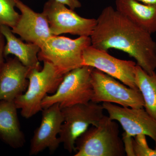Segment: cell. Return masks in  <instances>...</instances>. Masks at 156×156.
Returning <instances> with one entry per match:
<instances>
[{"label":"cell","instance_id":"obj_1","mask_svg":"<svg viewBox=\"0 0 156 156\" xmlns=\"http://www.w3.org/2000/svg\"><path fill=\"white\" fill-rule=\"evenodd\" d=\"M90 36L91 45L108 51L121 50L133 57L136 64L152 74L156 69V43L151 34L112 6L104 9Z\"/></svg>","mask_w":156,"mask_h":156},{"label":"cell","instance_id":"obj_2","mask_svg":"<svg viewBox=\"0 0 156 156\" xmlns=\"http://www.w3.org/2000/svg\"><path fill=\"white\" fill-rule=\"evenodd\" d=\"M74 156L126 155L117 122L104 115L76 139Z\"/></svg>","mask_w":156,"mask_h":156},{"label":"cell","instance_id":"obj_3","mask_svg":"<svg viewBox=\"0 0 156 156\" xmlns=\"http://www.w3.org/2000/svg\"><path fill=\"white\" fill-rule=\"evenodd\" d=\"M63 76L48 62H44L42 69H30L27 90L14 100L22 117L29 119L42 111V101L49 93H55Z\"/></svg>","mask_w":156,"mask_h":156},{"label":"cell","instance_id":"obj_4","mask_svg":"<svg viewBox=\"0 0 156 156\" xmlns=\"http://www.w3.org/2000/svg\"><path fill=\"white\" fill-rule=\"evenodd\" d=\"M91 45L90 37L72 39L53 35L41 47L38 54L40 61L48 62L62 75L83 66L84 50Z\"/></svg>","mask_w":156,"mask_h":156},{"label":"cell","instance_id":"obj_5","mask_svg":"<svg viewBox=\"0 0 156 156\" xmlns=\"http://www.w3.org/2000/svg\"><path fill=\"white\" fill-rule=\"evenodd\" d=\"M94 69L83 66L66 74L55 93L42 101V108L58 103L62 108L91 101L93 95L91 73Z\"/></svg>","mask_w":156,"mask_h":156},{"label":"cell","instance_id":"obj_6","mask_svg":"<svg viewBox=\"0 0 156 156\" xmlns=\"http://www.w3.org/2000/svg\"><path fill=\"white\" fill-rule=\"evenodd\" d=\"M61 109L64 118L59 139L69 153L75 152L76 140L90 126H96L104 116L102 105L91 101Z\"/></svg>","mask_w":156,"mask_h":156},{"label":"cell","instance_id":"obj_7","mask_svg":"<svg viewBox=\"0 0 156 156\" xmlns=\"http://www.w3.org/2000/svg\"><path fill=\"white\" fill-rule=\"evenodd\" d=\"M93 95L91 101L109 102L120 106L143 108L144 103L141 92L121 83L115 79L94 68L91 73Z\"/></svg>","mask_w":156,"mask_h":156},{"label":"cell","instance_id":"obj_8","mask_svg":"<svg viewBox=\"0 0 156 156\" xmlns=\"http://www.w3.org/2000/svg\"><path fill=\"white\" fill-rule=\"evenodd\" d=\"M44 14L53 35L69 34L80 37H90L97 20L81 17L73 10L55 0H48L44 5Z\"/></svg>","mask_w":156,"mask_h":156},{"label":"cell","instance_id":"obj_9","mask_svg":"<svg viewBox=\"0 0 156 156\" xmlns=\"http://www.w3.org/2000/svg\"><path fill=\"white\" fill-rule=\"evenodd\" d=\"M83 66H91L119 80L126 86L138 89L135 80L136 63L131 60H122L111 56L105 50L92 45L84 50Z\"/></svg>","mask_w":156,"mask_h":156},{"label":"cell","instance_id":"obj_10","mask_svg":"<svg viewBox=\"0 0 156 156\" xmlns=\"http://www.w3.org/2000/svg\"><path fill=\"white\" fill-rule=\"evenodd\" d=\"M104 109L112 120L122 126L125 134L131 137L144 134L153 140L156 148V121L143 108H133L103 102Z\"/></svg>","mask_w":156,"mask_h":156},{"label":"cell","instance_id":"obj_11","mask_svg":"<svg viewBox=\"0 0 156 156\" xmlns=\"http://www.w3.org/2000/svg\"><path fill=\"white\" fill-rule=\"evenodd\" d=\"M40 126L30 140V155H36L45 149L54 152L61 144L58 135L64 121L59 104L56 103L42 111Z\"/></svg>","mask_w":156,"mask_h":156},{"label":"cell","instance_id":"obj_12","mask_svg":"<svg viewBox=\"0 0 156 156\" xmlns=\"http://www.w3.org/2000/svg\"><path fill=\"white\" fill-rule=\"evenodd\" d=\"M16 8L20 11L16 25L11 29L13 33L18 35L23 41L35 44L41 48L53 35L44 14L35 12L20 0Z\"/></svg>","mask_w":156,"mask_h":156},{"label":"cell","instance_id":"obj_13","mask_svg":"<svg viewBox=\"0 0 156 156\" xmlns=\"http://www.w3.org/2000/svg\"><path fill=\"white\" fill-rule=\"evenodd\" d=\"M30 69L16 57L7 58L0 66V101H14L25 92Z\"/></svg>","mask_w":156,"mask_h":156},{"label":"cell","instance_id":"obj_14","mask_svg":"<svg viewBox=\"0 0 156 156\" xmlns=\"http://www.w3.org/2000/svg\"><path fill=\"white\" fill-rule=\"evenodd\" d=\"M14 101H0V139L9 146L20 148L25 143Z\"/></svg>","mask_w":156,"mask_h":156},{"label":"cell","instance_id":"obj_15","mask_svg":"<svg viewBox=\"0 0 156 156\" xmlns=\"http://www.w3.org/2000/svg\"><path fill=\"white\" fill-rule=\"evenodd\" d=\"M0 33L5 39L4 49L5 58H7L9 55H13L29 68L41 69L38 58L41 50L39 46L33 43H24L21 39L15 36L11 29L7 26L1 27Z\"/></svg>","mask_w":156,"mask_h":156},{"label":"cell","instance_id":"obj_16","mask_svg":"<svg viewBox=\"0 0 156 156\" xmlns=\"http://www.w3.org/2000/svg\"><path fill=\"white\" fill-rule=\"evenodd\" d=\"M116 10L151 34L156 32V7L136 0H116Z\"/></svg>","mask_w":156,"mask_h":156},{"label":"cell","instance_id":"obj_17","mask_svg":"<svg viewBox=\"0 0 156 156\" xmlns=\"http://www.w3.org/2000/svg\"><path fill=\"white\" fill-rule=\"evenodd\" d=\"M136 86L142 94L145 110L156 121V74H149L136 64Z\"/></svg>","mask_w":156,"mask_h":156},{"label":"cell","instance_id":"obj_18","mask_svg":"<svg viewBox=\"0 0 156 156\" xmlns=\"http://www.w3.org/2000/svg\"><path fill=\"white\" fill-rule=\"evenodd\" d=\"M19 0H0V28L7 26L11 28L16 25L20 14L15 10Z\"/></svg>","mask_w":156,"mask_h":156},{"label":"cell","instance_id":"obj_19","mask_svg":"<svg viewBox=\"0 0 156 156\" xmlns=\"http://www.w3.org/2000/svg\"><path fill=\"white\" fill-rule=\"evenodd\" d=\"M144 134H138L133 139V150L134 156H156V148L152 149L148 145Z\"/></svg>","mask_w":156,"mask_h":156},{"label":"cell","instance_id":"obj_20","mask_svg":"<svg viewBox=\"0 0 156 156\" xmlns=\"http://www.w3.org/2000/svg\"><path fill=\"white\" fill-rule=\"evenodd\" d=\"M57 2L62 3L73 10L79 9L82 6L81 3L79 0H55Z\"/></svg>","mask_w":156,"mask_h":156},{"label":"cell","instance_id":"obj_21","mask_svg":"<svg viewBox=\"0 0 156 156\" xmlns=\"http://www.w3.org/2000/svg\"><path fill=\"white\" fill-rule=\"evenodd\" d=\"M6 41L5 37L0 33V66L4 62L5 56H4V49Z\"/></svg>","mask_w":156,"mask_h":156},{"label":"cell","instance_id":"obj_22","mask_svg":"<svg viewBox=\"0 0 156 156\" xmlns=\"http://www.w3.org/2000/svg\"><path fill=\"white\" fill-rule=\"evenodd\" d=\"M145 5L155 6L156 7V0H136Z\"/></svg>","mask_w":156,"mask_h":156}]
</instances>
